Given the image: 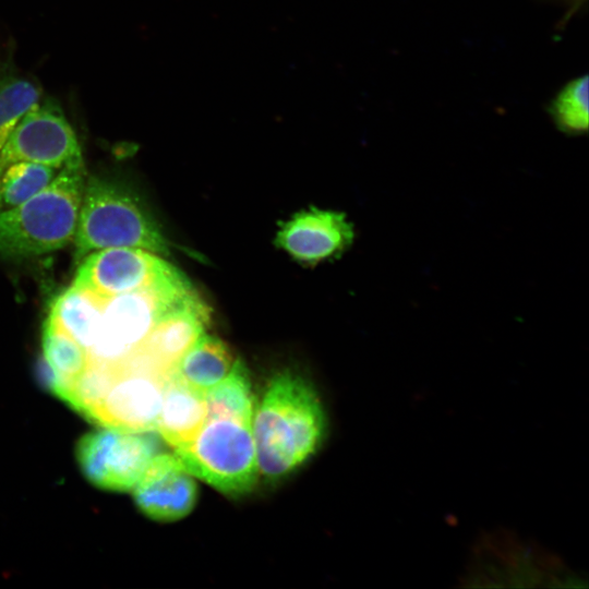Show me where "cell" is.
Returning a JSON list of instances; mask_svg holds the SVG:
<instances>
[{
	"label": "cell",
	"mask_w": 589,
	"mask_h": 589,
	"mask_svg": "<svg viewBox=\"0 0 589 589\" xmlns=\"http://www.w3.org/2000/svg\"><path fill=\"white\" fill-rule=\"evenodd\" d=\"M325 430V412L312 385L289 370L275 373L252 419L260 473L271 480L290 473L315 453Z\"/></svg>",
	"instance_id": "cell-1"
},
{
	"label": "cell",
	"mask_w": 589,
	"mask_h": 589,
	"mask_svg": "<svg viewBox=\"0 0 589 589\" xmlns=\"http://www.w3.org/2000/svg\"><path fill=\"white\" fill-rule=\"evenodd\" d=\"M85 182L84 164L64 167L32 197L0 211V257L31 259L71 244Z\"/></svg>",
	"instance_id": "cell-2"
},
{
	"label": "cell",
	"mask_w": 589,
	"mask_h": 589,
	"mask_svg": "<svg viewBox=\"0 0 589 589\" xmlns=\"http://www.w3.org/2000/svg\"><path fill=\"white\" fill-rule=\"evenodd\" d=\"M75 259L110 248H137L169 255V243L140 199L100 177L86 178L73 242Z\"/></svg>",
	"instance_id": "cell-3"
},
{
	"label": "cell",
	"mask_w": 589,
	"mask_h": 589,
	"mask_svg": "<svg viewBox=\"0 0 589 589\" xmlns=\"http://www.w3.org/2000/svg\"><path fill=\"white\" fill-rule=\"evenodd\" d=\"M461 580L467 587L582 586L556 555L506 530L477 540Z\"/></svg>",
	"instance_id": "cell-4"
},
{
	"label": "cell",
	"mask_w": 589,
	"mask_h": 589,
	"mask_svg": "<svg viewBox=\"0 0 589 589\" xmlns=\"http://www.w3.org/2000/svg\"><path fill=\"white\" fill-rule=\"evenodd\" d=\"M183 468L219 492L239 497L259 479L252 426L230 419H207L190 443L173 448Z\"/></svg>",
	"instance_id": "cell-5"
},
{
	"label": "cell",
	"mask_w": 589,
	"mask_h": 589,
	"mask_svg": "<svg viewBox=\"0 0 589 589\" xmlns=\"http://www.w3.org/2000/svg\"><path fill=\"white\" fill-rule=\"evenodd\" d=\"M185 299L180 290L165 288L108 298L98 336L87 350L89 362L120 364L142 347L156 323Z\"/></svg>",
	"instance_id": "cell-6"
},
{
	"label": "cell",
	"mask_w": 589,
	"mask_h": 589,
	"mask_svg": "<svg viewBox=\"0 0 589 589\" xmlns=\"http://www.w3.org/2000/svg\"><path fill=\"white\" fill-rule=\"evenodd\" d=\"M160 453L161 443L155 431L119 428L88 433L76 446L83 474L93 484L112 491L133 489Z\"/></svg>",
	"instance_id": "cell-7"
},
{
	"label": "cell",
	"mask_w": 589,
	"mask_h": 589,
	"mask_svg": "<svg viewBox=\"0 0 589 589\" xmlns=\"http://www.w3.org/2000/svg\"><path fill=\"white\" fill-rule=\"evenodd\" d=\"M14 161L57 170L84 164L76 135L56 99L39 100L9 135L0 148V166Z\"/></svg>",
	"instance_id": "cell-8"
},
{
	"label": "cell",
	"mask_w": 589,
	"mask_h": 589,
	"mask_svg": "<svg viewBox=\"0 0 589 589\" xmlns=\"http://www.w3.org/2000/svg\"><path fill=\"white\" fill-rule=\"evenodd\" d=\"M81 262L72 285L105 299L161 288L179 273L158 254L137 248L98 250Z\"/></svg>",
	"instance_id": "cell-9"
},
{
	"label": "cell",
	"mask_w": 589,
	"mask_h": 589,
	"mask_svg": "<svg viewBox=\"0 0 589 589\" xmlns=\"http://www.w3.org/2000/svg\"><path fill=\"white\" fill-rule=\"evenodd\" d=\"M117 368V378L88 419L106 428L156 431L168 376L128 362Z\"/></svg>",
	"instance_id": "cell-10"
},
{
	"label": "cell",
	"mask_w": 589,
	"mask_h": 589,
	"mask_svg": "<svg viewBox=\"0 0 589 589\" xmlns=\"http://www.w3.org/2000/svg\"><path fill=\"white\" fill-rule=\"evenodd\" d=\"M353 237L344 213L310 207L281 224L275 241L296 260L314 264L342 252Z\"/></svg>",
	"instance_id": "cell-11"
},
{
	"label": "cell",
	"mask_w": 589,
	"mask_h": 589,
	"mask_svg": "<svg viewBox=\"0 0 589 589\" xmlns=\"http://www.w3.org/2000/svg\"><path fill=\"white\" fill-rule=\"evenodd\" d=\"M134 498L149 518L173 521L187 516L196 502V485L176 455L158 454L139 482Z\"/></svg>",
	"instance_id": "cell-12"
},
{
	"label": "cell",
	"mask_w": 589,
	"mask_h": 589,
	"mask_svg": "<svg viewBox=\"0 0 589 589\" xmlns=\"http://www.w3.org/2000/svg\"><path fill=\"white\" fill-rule=\"evenodd\" d=\"M208 311L202 300L173 310L154 326L139 349L170 375L182 356L204 333Z\"/></svg>",
	"instance_id": "cell-13"
},
{
	"label": "cell",
	"mask_w": 589,
	"mask_h": 589,
	"mask_svg": "<svg viewBox=\"0 0 589 589\" xmlns=\"http://www.w3.org/2000/svg\"><path fill=\"white\" fill-rule=\"evenodd\" d=\"M207 420L205 393L194 389L172 372L167 377L156 431L173 448L194 440Z\"/></svg>",
	"instance_id": "cell-14"
},
{
	"label": "cell",
	"mask_w": 589,
	"mask_h": 589,
	"mask_svg": "<svg viewBox=\"0 0 589 589\" xmlns=\"http://www.w3.org/2000/svg\"><path fill=\"white\" fill-rule=\"evenodd\" d=\"M106 300L71 285L56 298L47 318L88 350L98 336Z\"/></svg>",
	"instance_id": "cell-15"
},
{
	"label": "cell",
	"mask_w": 589,
	"mask_h": 589,
	"mask_svg": "<svg viewBox=\"0 0 589 589\" xmlns=\"http://www.w3.org/2000/svg\"><path fill=\"white\" fill-rule=\"evenodd\" d=\"M233 362L223 340L203 333L182 356L172 373L194 389L206 393L229 373Z\"/></svg>",
	"instance_id": "cell-16"
},
{
	"label": "cell",
	"mask_w": 589,
	"mask_h": 589,
	"mask_svg": "<svg viewBox=\"0 0 589 589\" xmlns=\"http://www.w3.org/2000/svg\"><path fill=\"white\" fill-rule=\"evenodd\" d=\"M207 419H230L252 426L254 396L244 362L237 359L229 373L205 393Z\"/></svg>",
	"instance_id": "cell-17"
},
{
	"label": "cell",
	"mask_w": 589,
	"mask_h": 589,
	"mask_svg": "<svg viewBox=\"0 0 589 589\" xmlns=\"http://www.w3.org/2000/svg\"><path fill=\"white\" fill-rule=\"evenodd\" d=\"M43 357L60 380V399L65 401L74 382L89 363L87 350L47 318L43 328Z\"/></svg>",
	"instance_id": "cell-18"
},
{
	"label": "cell",
	"mask_w": 589,
	"mask_h": 589,
	"mask_svg": "<svg viewBox=\"0 0 589 589\" xmlns=\"http://www.w3.org/2000/svg\"><path fill=\"white\" fill-rule=\"evenodd\" d=\"M59 170L35 163L0 166V211L14 207L49 184Z\"/></svg>",
	"instance_id": "cell-19"
},
{
	"label": "cell",
	"mask_w": 589,
	"mask_h": 589,
	"mask_svg": "<svg viewBox=\"0 0 589 589\" xmlns=\"http://www.w3.org/2000/svg\"><path fill=\"white\" fill-rule=\"evenodd\" d=\"M40 97L41 88L35 82L17 74L0 72V148Z\"/></svg>",
	"instance_id": "cell-20"
},
{
	"label": "cell",
	"mask_w": 589,
	"mask_h": 589,
	"mask_svg": "<svg viewBox=\"0 0 589 589\" xmlns=\"http://www.w3.org/2000/svg\"><path fill=\"white\" fill-rule=\"evenodd\" d=\"M556 125L564 132L579 134L588 130V75L567 83L550 107Z\"/></svg>",
	"instance_id": "cell-21"
}]
</instances>
